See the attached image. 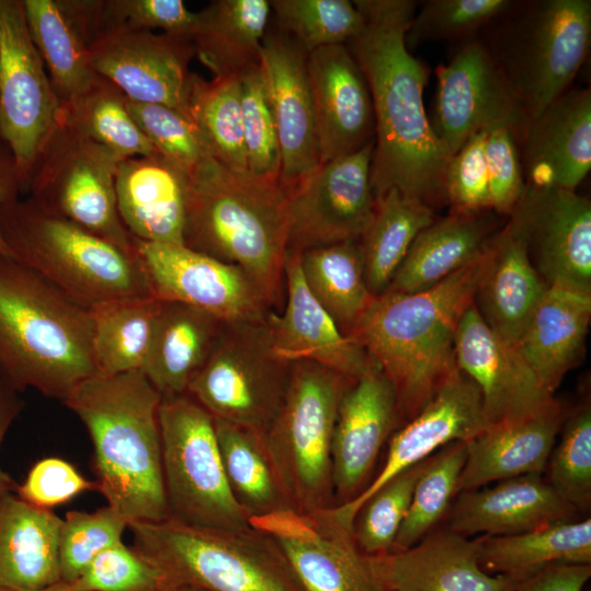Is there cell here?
Instances as JSON below:
<instances>
[{
    "label": "cell",
    "mask_w": 591,
    "mask_h": 591,
    "mask_svg": "<svg viewBox=\"0 0 591 591\" xmlns=\"http://www.w3.org/2000/svg\"><path fill=\"white\" fill-rule=\"evenodd\" d=\"M62 519L34 507L14 491L0 501V588L43 590L61 581Z\"/></svg>",
    "instance_id": "cell-33"
},
{
    "label": "cell",
    "mask_w": 591,
    "mask_h": 591,
    "mask_svg": "<svg viewBox=\"0 0 591 591\" xmlns=\"http://www.w3.org/2000/svg\"><path fill=\"white\" fill-rule=\"evenodd\" d=\"M94 71L129 101L159 104L189 116L193 43L166 33L113 28L89 45ZM192 119V118H190Z\"/></svg>",
    "instance_id": "cell-16"
},
{
    "label": "cell",
    "mask_w": 591,
    "mask_h": 591,
    "mask_svg": "<svg viewBox=\"0 0 591 591\" xmlns=\"http://www.w3.org/2000/svg\"><path fill=\"white\" fill-rule=\"evenodd\" d=\"M57 584L69 591H164L173 583L120 541L101 552L74 580Z\"/></svg>",
    "instance_id": "cell-53"
},
{
    "label": "cell",
    "mask_w": 591,
    "mask_h": 591,
    "mask_svg": "<svg viewBox=\"0 0 591 591\" xmlns=\"http://www.w3.org/2000/svg\"><path fill=\"white\" fill-rule=\"evenodd\" d=\"M88 490H96L94 480L85 478L68 461L50 456L31 467L14 494L34 507L51 510Z\"/></svg>",
    "instance_id": "cell-57"
},
{
    "label": "cell",
    "mask_w": 591,
    "mask_h": 591,
    "mask_svg": "<svg viewBox=\"0 0 591 591\" xmlns=\"http://www.w3.org/2000/svg\"><path fill=\"white\" fill-rule=\"evenodd\" d=\"M161 304V300L149 296L107 301L90 308L96 373L115 375L142 371Z\"/></svg>",
    "instance_id": "cell-39"
},
{
    "label": "cell",
    "mask_w": 591,
    "mask_h": 591,
    "mask_svg": "<svg viewBox=\"0 0 591 591\" xmlns=\"http://www.w3.org/2000/svg\"><path fill=\"white\" fill-rule=\"evenodd\" d=\"M546 288L523 239L507 219L485 247L473 305L495 333L515 345Z\"/></svg>",
    "instance_id": "cell-30"
},
{
    "label": "cell",
    "mask_w": 591,
    "mask_h": 591,
    "mask_svg": "<svg viewBox=\"0 0 591 591\" xmlns=\"http://www.w3.org/2000/svg\"><path fill=\"white\" fill-rule=\"evenodd\" d=\"M28 33L62 105L96 77L89 45L61 0H22Z\"/></svg>",
    "instance_id": "cell-41"
},
{
    "label": "cell",
    "mask_w": 591,
    "mask_h": 591,
    "mask_svg": "<svg viewBox=\"0 0 591 591\" xmlns=\"http://www.w3.org/2000/svg\"><path fill=\"white\" fill-rule=\"evenodd\" d=\"M578 513L543 475H524L460 491L444 526L466 537L501 536L576 519Z\"/></svg>",
    "instance_id": "cell-28"
},
{
    "label": "cell",
    "mask_w": 591,
    "mask_h": 591,
    "mask_svg": "<svg viewBox=\"0 0 591 591\" xmlns=\"http://www.w3.org/2000/svg\"><path fill=\"white\" fill-rule=\"evenodd\" d=\"M465 460L464 441L451 442L428 459L415 486L392 552L416 545L444 521L457 495V484Z\"/></svg>",
    "instance_id": "cell-45"
},
{
    "label": "cell",
    "mask_w": 591,
    "mask_h": 591,
    "mask_svg": "<svg viewBox=\"0 0 591 591\" xmlns=\"http://www.w3.org/2000/svg\"><path fill=\"white\" fill-rule=\"evenodd\" d=\"M591 565L557 564L523 580L515 591H584Z\"/></svg>",
    "instance_id": "cell-58"
},
{
    "label": "cell",
    "mask_w": 591,
    "mask_h": 591,
    "mask_svg": "<svg viewBox=\"0 0 591 591\" xmlns=\"http://www.w3.org/2000/svg\"><path fill=\"white\" fill-rule=\"evenodd\" d=\"M189 116L198 127L210 155L237 173H248L241 114V78L194 74Z\"/></svg>",
    "instance_id": "cell-44"
},
{
    "label": "cell",
    "mask_w": 591,
    "mask_h": 591,
    "mask_svg": "<svg viewBox=\"0 0 591 591\" xmlns=\"http://www.w3.org/2000/svg\"><path fill=\"white\" fill-rule=\"evenodd\" d=\"M164 591H206V590L195 587V586H190V584L176 583V584L170 586Z\"/></svg>",
    "instance_id": "cell-61"
},
{
    "label": "cell",
    "mask_w": 591,
    "mask_h": 591,
    "mask_svg": "<svg viewBox=\"0 0 591 591\" xmlns=\"http://www.w3.org/2000/svg\"><path fill=\"white\" fill-rule=\"evenodd\" d=\"M134 549L173 584L206 591H304L287 557L265 532L208 529L171 518L132 522Z\"/></svg>",
    "instance_id": "cell-7"
},
{
    "label": "cell",
    "mask_w": 591,
    "mask_h": 591,
    "mask_svg": "<svg viewBox=\"0 0 591 591\" xmlns=\"http://www.w3.org/2000/svg\"><path fill=\"white\" fill-rule=\"evenodd\" d=\"M428 459L394 476L359 508L352 521L351 533L362 553L379 556L393 551L415 486Z\"/></svg>",
    "instance_id": "cell-48"
},
{
    "label": "cell",
    "mask_w": 591,
    "mask_h": 591,
    "mask_svg": "<svg viewBox=\"0 0 591 591\" xmlns=\"http://www.w3.org/2000/svg\"><path fill=\"white\" fill-rule=\"evenodd\" d=\"M484 260L485 248L430 288L374 298L354 327L350 337L374 360L395 391L402 425L416 416L457 370L456 329L473 303Z\"/></svg>",
    "instance_id": "cell-2"
},
{
    "label": "cell",
    "mask_w": 591,
    "mask_h": 591,
    "mask_svg": "<svg viewBox=\"0 0 591 591\" xmlns=\"http://www.w3.org/2000/svg\"><path fill=\"white\" fill-rule=\"evenodd\" d=\"M119 217L148 243L183 244L187 177L160 154L120 161L115 178Z\"/></svg>",
    "instance_id": "cell-31"
},
{
    "label": "cell",
    "mask_w": 591,
    "mask_h": 591,
    "mask_svg": "<svg viewBox=\"0 0 591 591\" xmlns=\"http://www.w3.org/2000/svg\"><path fill=\"white\" fill-rule=\"evenodd\" d=\"M289 368L271 350L267 320L224 324L186 394L215 419L265 434L280 409Z\"/></svg>",
    "instance_id": "cell-12"
},
{
    "label": "cell",
    "mask_w": 591,
    "mask_h": 591,
    "mask_svg": "<svg viewBox=\"0 0 591 591\" xmlns=\"http://www.w3.org/2000/svg\"><path fill=\"white\" fill-rule=\"evenodd\" d=\"M195 22L196 12L189 11L182 0H100L95 37L113 28H159L192 40Z\"/></svg>",
    "instance_id": "cell-55"
},
{
    "label": "cell",
    "mask_w": 591,
    "mask_h": 591,
    "mask_svg": "<svg viewBox=\"0 0 591 591\" xmlns=\"http://www.w3.org/2000/svg\"><path fill=\"white\" fill-rule=\"evenodd\" d=\"M567 413L555 399L537 414L489 425L466 441L457 494L513 477L543 475Z\"/></svg>",
    "instance_id": "cell-29"
},
{
    "label": "cell",
    "mask_w": 591,
    "mask_h": 591,
    "mask_svg": "<svg viewBox=\"0 0 591 591\" xmlns=\"http://www.w3.org/2000/svg\"><path fill=\"white\" fill-rule=\"evenodd\" d=\"M548 457L545 478L578 512L591 506V407L584 401L567 416Z\"/></svg>",
    "instance_id": "cell-47"
},
{
    "label": "cell",
    "mask_w": 591,
    "mask_h": 591,
    "mask_svg": "<svg viewBox=\"0 0 591 591\" xmlns=\"http://www.w3.org/2000/svg\"><path fill=\"white\" fill-rule=\"evenodd\" d=\"M271 536L304 591H387L350 530L294 509L251 519Z\"/></svg>",
    "instance_id": "cell-20"
},
{
    "label": "cell",
    "mask_w": 591,
    "mask_h": 591,
    "mask_svg": "<svg viewBox=\"0 0 591 591\" xmlns=\"http://www.w3.org/2000/svg\"><path fill=\"white\" fill-rule=\"evenodd\" d=\"M159 419L169 518L208 529L248 528L227 482L213 417L185 393L162 397Z\"/></svg>",
    "instance_id": "cell-10"
},
{
    "label": "cell",
    "mask_w": 591,
    "mask_h": 591,
    "mask_svg": "<svg viewBox=\"0 0 591 591\" xmlns=\"http://www.w3.org/2000/svg\"><path fill=\"white\" fill-rule=\"evenodd\" d=\"M215 427L229 488L248 520L296 510L264 434L219 419Z\"/></svg>",
    "instance_id": "cell-38"
},
{
    "label": "cell",
    "mask_w": 591,
    "mask_h": 591,
    "mask_svg": "<svg viewBox=\"0 0 591 591\" xmlns=\"http://www.w3.org/2000/svg\"><path fill=\"white\" fill-rule=\"evenodd\" d=\"M22 194L21 182L10 150L0 141V209ZM0 254L11 253L0 232ZM12 257V256H11Z\"/></svg>",
    "instance_id": "cell-60"
},
{
    "label": "cell",
    "mask_w": 591,
    "mask_h": 591,
    "mask_svg": "<svg viewBox=\"0 0 591 591\" xmlns=\"http://www.w3.org/2000/svg\"><path fill=\"white\" fill-rule=\"evenodd\" d=\"M490 44L525 127L566 93L591 38L590 0L515 2Z\"/></svg>",
    "instance_id": "cell-8"
},
{
    "label": "cell",
    "mask_w": 591,
    "mask_h": 591,
    "mask_svg": "<svg viewBox=\"0 0 591 591\" xmlns=\"http://www.w3.org/2000/svg\"><path fill=\"white\" fill-rule=\"evenodd\" d=\"M279 30L309 54L315 49L346 45L363 27V15L349 0H270Z\"/></svg>",
    "instance_id": "cell-46"
},
{
    "label": "cell",
    "mask_w": 591,
    "mask_h": 591,
    "mask_svg": "<svg viewBox=\"0 0 591 591\" xmlns=\"http://www.w3.org/2000/svg\"><path fill=\"white\" fill-rule=\"evenodd\" d=\"M241 114L248 173L280 183L278 135L259 66L241 78Z\"/></svg>",
    "instance_id": "cell-52"
},
{
    "label": "cell",
    "mask_w": 591,
    "mask_h": 591,
    "mask_svg": "<svg viewBox=\"0 0 591 591\" xmlns=\"http://www.w3.org/2000/svg\"><path fill=\"white\" fill-rule=\"evenodd\" d=\"M374 141L321 163L288 193V252L359 240L374 215Z\"/></svg>",
    "instance_id": "cell-14"
},
{
    "label": "cell",
    "mask_w": 591,
    "mask_h": 591,
    "mask_svg": "<svg viewBox=\"0 0 591 591\" xmlns=\"http://www.w3.org/2000/svg\"><path fill=\"white\" fill-rule=\"evenodd\" d=\"M528 186L576 190L591 169V91L569 89L519 136Z\"/></svg>",
    "instance_id": "cell-27"
},
{
    "label": "cell",
    "mask_w": 591,
    "mask_h": 591,
    "mask_svg": "<svg viewBox=\"0 0 591 591\" xmlns=\"http://www.w3.org/2000/svg\"><path fill=\"white\" fill-rule=\"evenodd\" d=\"M0 232L13 258L88 308L153 296L138 250H123L28 197L2 206Z\"/></svg>",
    "instance_id": "cell-6"
},
{
    "label": "cell",
    "mask_w": 591,
    "mask_h": 591,
    "mask_svg": "<svg viewBox=\"0 0 591 591\" xmlns=\"http://www.w3.org/2000/svg\"><path fill=\"white\" fill-rule=\"evenodd\" d=\"M121 160L60 116L25 194L43 210L136 252L137 240L125 228L117 209L115 178Z\"/></svg>",
    "instance_id": "cell-11"
},
{
    "label": "cell",
    "mask_w": 591,
    "mask_h": 591,
    "mask_svg": "<svg viewBox=\"0 0 591 591\" xmlns=\"http://www.w3.org/2000/svg\"><path fill=\"white\" fill-rule=\"evenodd\" d=\"M436 219L433 209L396 188L376 198L372 220L359 239L372 297L387 290L417 235Z\"/></svg>",
    "instance_id": "cell-40"
},
{
    "label": "cell",
    "mask_w": 591,
    "mask_h": 591,
    "mask_svg": "<svg viewBox=\"0 0 591 591\" xmlns=\"http://www.w3.org/2000/svg\"><path fill=\"white\" fill-rule=\"evenodd\" d=\"M401 425L395 391L373 362L348 384L337 407L332 440L335 506L366 488L383 447Z\"/></svg>",
    "instance_id": "cell-21"
},
{
    "label": "cell",
    "mask_w": 591,
    "mask_h": 591,
    "mask_svg": "<svg viewBox=\"0 0 591 591\" xmlns=\"http://www.w3.org/2000/svg\"><path fill=\"white\" fill-rule=\"evenodd\" d=\"M477 540L483 570L526 579L557 564L591 565V519L558 521L526 532Z\"/></svg>",
    "instance_id": "cell-37"
},
{
    "label": "cell",
    "mask_w": 591,
    "mask_h": 591,
    "mask_svg": "<svg viewBox=\"0 0 591 591\" xmlns=\"http://www.w3.org/2000/svg\"><path fill=\"white\" fill-rule=\"evenodd\" d=\"M61 104L33 44L21 0H0V141L22 186L57 128Z\"/></svg>",
    "instance_id": "cell-13"
},
{
    "label": "cell",
    "mask_w": 591,
    "mask_h": 591,
    "mask_svg": "<svg viewBox=\"0 0 591 591\" xmlns=\"http://www.w3.org/2000/svg\"><path fill=\"white\" fill-rule=\"evenodd\" d=\"M95 373L90 308L0 254V376L65 402Z\"/></svg>",
    "instance_id": "cell-5"
},
{
    "label": "cell",
    "mask_w": 591,
    "mask_h": 591,
    "mask_svg": "<svg viewBox=\"0 0 591 591\" xmlns=\"http://www.w3.org/2000/svg\"><path fill=\"white\" fill-rule=\"evenodd\" d=\"M299 262L311 294L350 337L374 299L367 285L359 240L304 250Z\"/></svg>",
    "instance_id": "cell-42"
},
{
    "label": "cell",
    "mask_w": 591,
    "mask_h": 591,
    "mask_svg": "<svg viewBox=\"0 0 591 591\" xmlns=\"http://www.w3.org/2000/svg\"><path fill=\"white\" fill-rule=\"evenodd\" d=\"M544 282L591 292V204L576 190L525 187L508 217Z\"/></svg>",
    "instance_id": "cell-18"
},
{
    "label": "cell",
    "mask_w": 591,
    "mask_h": 591,
    "mask_svg": "<svg viewBox=\"0 0 591 591\" xmlns=\"http://www.w3.org/2000/svg\"><path fill=\"white\" fill-rule=\"evenodd\" d=\"M363 27L346 46L368 82L375 119L371 186L376 198L391 188L431 209L445 204L451 155L433 132L424 104L429 68L406 46L417 11L412 0H355Z\"/></svg>",
    "instance_id": "cell-1"
},
{
    "label": "cell",
    "mask_w": 591,
    "mask_h": 591,
    "mask_svg": "<svg viewBox=\"0 0 591 591\" xmlns=\"http://www.w3.org/2000/svg\"><path fill=\"white\" fill-rule=\"evenodd\" d=\"M162 396L141 371L95 373L63 402L93 444L96 490L127 521L169 519L162 471Z\"/></svg>",
    "instance_id": "cell-3"
},
{
    "label": "cell",
    "mask_w": 591,
    "mask_h": 591,
    "mask_svg": "<svg viewBox=\"0 0 591 591\" xmlns=\"http://www.w3.org/2000/svg\"><path fill=\"white\" fill-rule=\"evenodd\" d=\"M370 558L387 591H515L525 580L487 573L478 560L477 540L444 525L407 549Z\"/></svg>",
    "instance_id": "cell-26"
},
{
    "label": "cell",
    "mask_w": 591,
    "mask_h": 591,
    "mask_svg": "<svg viewBox=\"0 0 591 591\" xmlns=\"http://www.w3.org/2000/svg\"><path fill=\"white\" fill-rule=\"evenodd\" d=\"M590 321L591 292L546 288L515 347L547 393L582 359Z\"/></svg>",
    "instance_id": "cell-32"
},
{
    "label": "cell",
    "mask_w": 591,
    "mask_h": 591,
    "mask_svg": "<svg viewBox=\"0 0 591 591\" xmlns=\"http://www.w3.org/2000/svg\"><path fill=\"white\" fill-rule=\"evenodd\" d=\"M225 323L189 305L162 301L142 373L162 397L185 394Z\"/></svg>",
    "instance_id": "cell-35"
},
{
    "label": "cell",
    "mask_w": 591,
    "mask_h": 591,
    "mask_svg": "<svg viewBox=\"0 0 591 591\" xmlns=\"http://www.w3.org/2000/svg\"><path fill=\"white\" fill-rule=\"evenodd\" d=\"M320 164L374 141L375 119L368 82L346 45L308 54Z\"/></svg>",
    "instance_id": "cell-24"
},
{
    "label": "cell",
    "mask_w": 591,
    "mask_h": 591,
    "mask_svg": "<svg viewBox=\"0 0 591 591\" xmlns=\"http://www.w3.org/2000/svg\"><path fill=\"white\" fill-rule=\"evenodd\" d=\"M431 128L452 157L476 132L510 121L524 128L503 73L486 44L468 38L436 68Z\"/></svg>",
    "instance_id": "cell-19"
},
{
    "label": "cell",
    "mask_w": 591,
    "mask_h": 591,
    "mask_svg": "<svg viewBox=\"0 0 591 591\" xmlns=\"http://www.w3.org/2000/svg\"><path fill=\"white\" fill-rule=\"evenodd\" d=\"M126 529L128 521L108 505L94 512H67L59 535L60 582L74 580L101 552L120 542Z\"/></svg>",
    "instance_id": "cell-51"
},
{
    "label": "cell",
    "mask_w": 591,
    "mask_h": 591,
    "mask_svg": "<svg viewBox=\"0 0 591 591\" xmlns=\"http://www.w3.org/2000/svg\"><path fill=\"white\" fill-rule=\"evenodd\" d=\"M308 54L278 27L267 30L259 72L276 124L280 150L279 182L286 190L320 165Z\"/></svg>",
    "instance_id": "cell-22"
},
{
    "label": "cell",
    "mask_w": 591,
    "mask_h": 591,
    "mask_svg": "<svg viewBox=\"0 0 591 591\" xmlns=\"http://www.w3.org/2000/svg\"><path fill=\"white\" fill-rule=\"evenodd\" d=\"M521 131L513 123H498L488 128L485 142L490 210L507 218L526 187L519 149Z\"/></svg>",
    "instance_id": "cell-54"
},
{
    "label": "cell",
    "mask_w": 591,
    "mask_h": 591,
    "mask_svg": "<svg viewBox=\"0 0 591 591\" xmlns=\"http://www.w3.org/2000/svg\"><path fill=\"white\" fill-rule=\"evenodd\" d=\"M137 250L153 296L161 301L189 305L225 324L264 322L273 312L256 285L234 265L184 244L137 240Z\"/></svg>",
    "instance_id": "cell-15"
},
{
    "label": "cell",
    "mask_w": 591,
    "mask_h": 591,
    "mask_svg": "<svg viewBox=\"0 0 591 591\" xmlns=\"http://www.w3.org/2000/svg\"><path fill=\"white\" fill-rule=\"evenodd\" d=\"M511 0H428L421 2L406 32V46L426 42L472 38L478 30L499 20L513 5Z\"/></svg>",
    "instance_id": "cell-49"
},
{
    "label": "cell",
    "mask_w": 591,
    "mask_h": 591,
    "mask_svg": "<svg viewBox=\"0 0 591 591\" xmlns=\"http://www.w3.org/2000/svg\"><path fill=\"white\" fill-rule=\"evenodd\" d=\"M498 216L450 212L437 218L417 235L385 292L420 291L467 265L501 228Z\"/></svg>",
    "instance_id": "cell-34"
},
{
    "label": "cell",
    "mask_w": 591,
    "mask_h": 591,
    "mask_svg": "<svg viewBox=\"0 0 591 591\" xmlns=\"http://www.w3.org/2000/svg\"><path fill=\"white\" fill-rule=\"evenodd\" d=\"M455 360L459 370L477 386L488 425L532 416L556 399L541 385L515 345L495 333L473 303L457 325Z\"/></svg>",
    "instance_id": "cell-23"
},
{
    "label": "cell",
    "mask_w": 591,
    "mask_h": 591,
    "mask_svg": "<svg viewBox=\"0 0 591 591\" xmlns=\"http://www.w3.org/2000/svg\"><path fill=\"white\" fill-rule=\"evenodd\" d=\"M488 128L474 134L450 159L444 178V197L450 212L491 211L485 157Z\"/></svg>",
    "instance_id": "cell-56"
},
{
    "label": "cell",
    "mask_w": 591,
    "mask_h": 591,
    "mask_svg": "<svg viewBox=\"0 0 591 591\" xmlns=\"http://www.w3.org/2000/svg\"><path fill=\"white\" fill-rule=\"evenodd\" d=\"M61 119L120 159L157 154L134 119L127 96L100 74L61 106Z\"/></svg>",
    "instance_id": "cell-43"
},
{
    "label": "cell",
    "mask_w": 591,
    "mask_h": 591,
    "mask_svg": "<svg viewBox=\"0 0 591 591\" xmlns=\"http://www.w3.org/2000/svg\"><path fill=\"white\" fill-rule=\"evenodd\" d=\"M352 380L311 361L290 363L280 409L264 434L297 511L335 506L332 440L340 397Z\"/></svg>",
    "instance_id": "cell-9"
},
{
    "label": "cell",
    "mask_w": 591,
    "mask_h": 591,
    "mask_svg": "<svg viewBox=\"0 0 591 591\" xmlns=\"http://www.w3.org/2000/svg\"><path fill=\"white\" fill-rule=\"evenodd\" d=\"M487 426L477 386L457 368L425 407L392 433L384 463L366 488L349 502L317 513L351 531L359 508L385 483L442 447L454 441H468Z\"/></svg>",
    "instance_id": "cell-17"
},
{
    "label": "cell",
    "mask_w": 591,
    "mask_h": 591,
    "mask_svg": "<svg viewBox=\"0 0 591 591\" xmlns=\"http://www.w3.org/2000/svg\"><path fill=\"white\" fill-rule=\"evenodd\" d=\"M271 8L268 0H215L199 12L192 34L195 56L213 77L242 78L259 66Z\"/></svg>",
    "instance_id": "cell-36"
},
{
    "label": "cell",
    "mask_w": 591,
    "mask_h": 591,
    "mask_svg": "<svg viewBox=\"0 0 591 591\" xmlns=\"http://www.w3.org/2000/svg\"><path fill=\"white\" fill-rule=\"evenodd\" d=\"M23 406L19 392L0 376V450L7 432ZM15 486L16 483L3 471L0 463V501L7 494L14 491Z\"/></svg>",
    "instance_id": "cell-59"
},
{
    "label": "cell",
    "mask_w": 591,
    "mask_h": 591,
    "mask_svg": "<svg viewBox=\"0 0 591 591\" xmlns=\"http://www.w3.org/2000/svg\"><path fill=\"white\" fill-rule=\"evenodd\" d=\"M288 235L280 183L231 171L212 157L187 176L183 244L240 268L275 312L283 298Z\"/></svg>",
    "instance_id": "cell-4"
},
{
    "label": "cell",
    "mask_w": 591,
    "mask_h": 591,
    "mask_svg": "<svg viewBox=\"0 0 591 591\" xmlns=\"http://www.w3.org/2000/svg\"><path fill=\"white\" fill-rule=\"evenodd\" d=\"M128 107L157 153L186 177L211 157L196 124L181 112L129 100Z\"/></svg>",
    "instance_id": "cell-50"
},
{
    "label": "cell",
    "mask_w": 591,
    "mask_h": 591,
    "mask_svg": "<svg viewBox=\"0 0 591 591\" xmlns=\"http://www.w3.org/2000/svg\"><path fill=\"white\" fill-rule=\"evenodd\" d=\"M0 591H69V590L62 589L58 584H55V586H53L50 588H46V589H43V590H15V589L0 588Z\"/></svg>",
    "instance_id": "cell-62"
},
{
    "label": "cell",
    "mask_w": 591,
    "mask_h": 591,
    "mask_svg": "<svg viewBox=\"0 0 591 591\" xmlns=\"http://www.w3.org/2000/svg\"><path fill=\"white\" fill-rule=\"evenodd\" d=\"M286 302L281 313L267 318L271 350L286 363L311 361L356 380L374 360L345 335L309 291L298 252H288L285 267Z\"/></svg>",
    "instance_id": "cell-25"
}]
</instances>
